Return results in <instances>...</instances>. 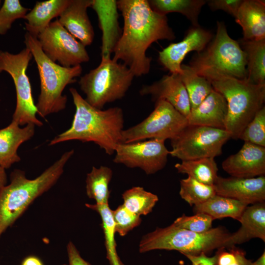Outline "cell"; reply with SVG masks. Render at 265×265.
I'll list each match as a JSON object with an SVG mask.
<instances>
[{
    "label": "cell",
    "mask_w": 265,
    "mask_h": 265,
    "mask_svg": "<svg viewBox=\"0 0 265 265\" xmlns=\"http://www.w3.org/2000/svg\"><path fill=\"white\" fill-rule=\"evenodd\" d=\"M124 26L120 39L113 52L114 61L121 60L134 77L149 73L152 58L146 51L159 40H173L175 35L166 16L151 8L147 0H117Z\"/></svg>",
    "instance_id": "6da1fadb"
},
{
    "label": "cell",
    "mask_w": 265,
    "mask_h": 265,
    "mask_svg": "<svg viewBox=\"0 0 265 265\" xmlns=\"http://www.w3.org/2000/svg\"><path fill=\"white\" fill-rule=\"evenodd\" d=\"M69 90L76 107L71 126L53 138L49 145L75 140L92 142L107 155L114 154L116 147L121 143L124 130L122 108H97L90 105L75 88Z\"/></svg>",
    "instance_id": "7a4b0ae2"
},
{
    "label": "cell",
    "mask_w": 265,
    "mask_h": 265,
    "mask_svg": "<svg viewBox=\"0 0 265 265\" xmlns=\"http://www.w3.org/2000/svg\"><path fill=\"white\" fill-rule=\"evenodd\" d=\"M74 153L73 149L65 152L34 179H27L25 173L20 170L11 173L10 183L0 191V237L36 198L56 183Z\"/></svg>",
    "instance_id": "3957f363"
},
{
    "label": "cell",
    "mask_w": 265,
    "mask_h": 265,
    "mask_svg": "<svg viewBox=\"0 0 265 265\" xmlns=\"http://www.w3.org/2000/svg\"><path fill=\"white\" fill-rule=\"evenodd\" d=\"M246 65L245 53L238 42L229 35L224 23L218 21L214 38L193 56L188 65L211 82L222 77L245 80Z\"/></svg>",
    "instance_id": "277c9868"
},
{
    "label": "cell",
    "mask_w": 265,
    "mask_h": 265,
    "mask_svg": "<svg viewBox=\"0 0 265 265\" xmlns=\"http://www.w3.org/2000/svg\"><path fill=\"white\" fill-rule=\"evenodd\" d=\"M25 43L37 64L40 80V93L35 105L37 114L44 118L65 108L67 98L62 95L65 87L76 81L82 69L80 65L65 67L53 62L44 53L37 37L26 32Z\"/></svg>",
    "instance_id": "5b68a950"
},
{
    "label": "cell",
    "mask_w": 265,
    "mask_h": 265,
    "mask_svg": "<svg viewBox=\"0 0 265 265\" xmlns=\"http://www.w3.org/2000/svg\"><path fill=\"white\" fill-rule=\"evenodd\" d=\"M231 234L221 226L197 233L172 224L165 228H157L144 235L140 242L139 250L145 253L164 249L178 251L184 255H198L216 249L235 246L231 243Z\"/></svg>",
    "instance_id": "8992f818"
},
{
    "label": "cell",
    "mask_w": 265,
    "mask_h": 265,
    "mask_svg": "<svg viewBox=\"0 0 265 265\" xmlns=\"http://www.w3.org/2000/svg\"><path fill=\"white\" fill-rule=\"evenodd\" d=\"M213 89L226 99L228 114L225 130L238 139L246 125L264 106L265 85L245 80L222 77L211 81Z\"/></svg>",
    "instance_id": "52a82bcc"
},
{
    "label": "cell",
    "mask_w": 265,
    "mask_h": 265,
    "mask_svg": "<svg viewBox=\"0 0 265 265\" xmlns=\"http://www.w3.org/2000/svg\"><path fill=\"white\" fill-rule=\"evenodd\" d=\"M134 76L124 64L110 58H102L99 65L80 77V89L91 106L103 109L107 103L123 98Z\"/></svg>",
    "instance_id": "ba28073f"
},
{
    "label": "cell",
    "mask_w": 265,
    "mask_h": 265,
    "mask_svg": "<svg viewBox=\"0 0 265 265\" xmlns=\"http://www.w3.org/2000/svg\"><path fill=\"white\" fill-rule=\"evenodd\" d=\"M32 57L31 52L26 47L17 54L0 51V73L2 71L8 73L15 85L16 106L12 121L20 126L31 124L40 127L43 124L36 117L37 110L26 73Z\"/></svg>",
    "instance_id": "9c48e42d"
},
{
    "label": "cell",
    "mask_w": 265,
    "mask_h": 265,
    "mask_svg": "<svg viewBox=\"0 0 265 265\" xmlns=\"http://www.w3.org/2000/svg\"><path fill=\"white\" fill-rule=\"evenodd\" d=\"M231 138L224 129L188 124L171 140L169 155L182 161L214 159L221 154L223 146Z\"/></svg>",
    "instance_id": "30bf717a"
},
{
    "label": "cell",
    "mask_w": 265,
    "mask_h": 265,
    "mask_svg": "<svg viewBox=\"0 0 265 265\" xmlns=\"http://www.w3.org/2000/svg\"><path fill=\"white\" fill-rule=\"evenodd\" d=\"M188 125L187 119L164 100L155 102V108L145 119L122 133L121 143L147 139L166 140L177 136Z\"/></svg>",
    "instance_id": "8fae6325"
},
{
    "label": "cell",
    "mask_w": 265,
    "mask_h": 265,
    "mask_svg": "<svg viewBox=\"0 0 265 265\" xmlns=\"http://www.w3.org/2000/svg\"><path fill=\"white\" fill-rule=\"evenodd\" d=\"M45 54L61 66L71 67L89 60L84 46L58 22H51L37 36Z\"/></svg>",
    "instance_id": "7c38bea8"
},
{
    "label": "cell",
    "mask_w": 265,
    "mask_h": 265,
    "mask_svg": "<svg viewBox=\"0 0 265 265\" xmlns=\"http://www.w3.org/2000/svg\"><path fill=\"white\" fill-rule=\"evenodd\" d=\"M113 162L129 168H138L146 174H154L162 169L167 161L169 151L165 140L149 139L119 144L115 151Z\"/></svg>",
    "instance_id": "4fadbf2b"
},
{
    "label": "cell",
    "mask_w": 265,
    "mask_h": 265,
    "mask_svg": "<svg viewBox=\"0 0 265 265\" xmlns=\"http://www.w3.org/2000/svg\"><path fill=\"white\" fill-rule=\"evenodd\" d=\"M212 38V34L200 26L189 29L184 39L172 43L160 51L159 60L171 74L180 75L182 73V62L186 55L192 51L197 53L203 50Z\"/></svg>",
    "instance_id": "5bb4252c"
},
{
    "label": "cell",
    "mask_w": 265,
    "mask_h": 265,
    "mask_svg": "<svg viewBox=\"0 0 265 265\" xmlns=\"http://www.w3.org/2000/svg\"><path fill=\"white\" fill-rule=\"evenodd\" d=\"M216 195L238 200L247 206L265 200V177L242 178L218 176L213 185Z\"/></svg>",
    "instance_id": "9a60e30c"
},
{
    "label": "cell",
    "mask_w": 265,
    "mask_h": 265,
    "mask_svg": "<svg viewBox=\"0 0 265 265\" xmlns=\"http://www.w3.org/2000/svg\"><path fill=\"white\" fill-rule=\"evenodd\" d=\"M223 169L231 177L250 178L265 174V147L244 142L236 154L222 163Z\"/></svg>",
    "instance_id": "2e32d148"
},
{
    "label": "cell",
    "mask_w": 265,
    "mask_h": 265,
    "mask_svg": "<svg viewBox=\"0 0 265 265\" xmlns=\"http://www.w3.org/2000/svg\"><path fill=\"white\" fill-rule=\"evenodd\" d=\"M142 96L151 95L154 101L164 100L186 118L191 108L188 96L179 74L164 75L150 85H143L139 91Z\"/></svg>",
    "instance_id": "e0dca14e"
},
{
    "label": "cell",
    "mask_w": 265,
    "mask_h": 265,
    "mask_svg": "<svg viewBox=\"0 0 265 265\" xmlns=\"http://www.w3.org/2000/svg\"><path fill=\"white\" fill-rule=\"evenodd\" d=\"M96 13L102 31L101 58H110L121 35L117 0H92L90 6Z\"/></svg>",
    "instance_id": "ac0fdd59"
},
{
    "label": "cell",
    "mask_w": 265,
    "mask_h": 265,
    "mask_svg": "<svg viewBox=\"0 0 265 265\" xmlns=\"http://www.w3.org/2000/svg\"><path fill=\"white\" fill-rule=\"evenodd\" d=\"M92 0H70L59 18V23L84 46H89L94 38L93 27L89 19L87 9Z\"/></svg>",
    "instance_id": "d6986e66"
},
{
    "label": "cell",
    "mask_w": 265,
    "mask_h": 265,
    "mask_svg": "<svg viewBox=\"0 0 265 265\" xmlns=\"http://www.w3.org/2000/svg\"><path fill=\"white\" fill-rule=\"evenodd\" d=\"M228 106L223 96L214 89L187 116L188 125L224 129Z\"/></svg>",
    "instance_id": "ffe728a7"
},
{
    "label": "cell",
    "mask_w": 265,
    "mask_h": 265,
    "mask_svg": "<svg viewBox=\"0 0 265 265\" xmlns=\"http://www.w3.org/2000/svg\"><path fill=\"white\" fill-rule=\"evenodd\" d=\"M35 127L29 124L21 128L12 120L7 127L0 129V165L5 169L21 160L18 149L21 144L33 137Z\"/></svg>",
    "instance_id": "44dd1931"
},
{
    "label": "cell",
    "mask_w": 265,
    "mask_h": 265,
    "mask_svg": "<svg viewBox=\"0 0 265 265\" xmlns=\"http://www.w3.org/2000/svg\"><path fill=\"white\" fill-rule=\"evenodd\" d=\"M235 18L242 27L243 40L265 39V1L243 0Z\"/></svg>",
    "instance_id": "7402d4cb"
},
{
    "label": "cell",
    "mask_w": 265,
    "mask_h": 265,
    "mask_svg": "<svg viewBox=\"0 0 265 265\" xmlns=\"http://www.w3.org/2000/svg\"><path fill=\"white\" fill-rule=\"evenodd\" d=\"M241 227L231 234V243L235 246L246 242L253 238L265 241V202L247 206L239 220Z\"/></svg>",
    "instance_id": "603a6c76"
},
{
    "label": "cell",
    "mask_w": 265,
    "mask_h": 265,
    "mask_svg": "<svg viewBox=\"0 0 265 265\" xmlns=\"http://www.w3.org/2000/svg\"><path fill=\"white\" fill-rule=\"evenodd\" d=\"M69 1L70 0H50L37 2L24 18L26 20L25 25L27 32L37 37L53 18L59 17Z\"/></svg>",
    "instance_id": "cb8c5ba5"
},
{
    "label": "cell",
    "mask_w": 265,
    "mask_h": 265,
    "mask_svg": "<svg viewBox=\"0 0 265 265\" xmlns=\"http://www.w3.org/2000/svg\"><path fill=\"white\" fill-rule=\"evenodd\" d=\"M238 43L246 55V80L255 84L265 85V39H241Z\"/></svg>",
    "instance_id": "d4e9b609"
},
{
    "label": "cell",
    "mask_w": 265,
    "mask_h": 265,
    "mask_svg": "<svg viewBox=\"0 0 265 265\" xmlns=\"http://www.w3.org/2000/svg\"><path fill=\"white\" fill-rule=\"evenodd\" d=\"M247 206V205L236 199L216 194L206 202L194 205L193 211L195 214H207L213 220L231 217L239 221Z\"/></svg>",
    "instance_id": "484cf974"
},
{
    "label": "cell",
    "mask_w": 265,
    "mask_h": 265,
    "mask_svg": "<svg viewBox=\"0 0 265 265\" xmlns=\"http://www.w3.org/2000/svg\"><path fill=\"white\" fill-rule=\"evenodd\" d=\"M151 8L156 13L165 15L177 12L185 16L193 26H200L198 17L201 10L207 0H150Z\"/></svg>",
    "instance_id": "4316f807"
},
{
    "label": "cell",
    "mask_w": 265,
    "mask_h": 265,
    "mask_svg": "<svg viewBox=\"0 0 265 265\" xmlns=\"http://www.w3.org/2000/svg\"><path fill=\"white\" fill-rule=\"evenodd\" d=\"M113 172L110 168L106 166H93L87 174L86 191L88 197L95 200L96 204H108L110 196L109 184Z\"/></svg>",
    "instance_id": "83f0119b"
},
{
    "label": "cell",
    "mask_w": 265,
    "mask_h": 265,
    "mask_svg": "<svg viewBox=\"0 0 265 265\" xmlns=\"http://www.w3.org/2000/svg\"><path fill=\"white\" fill-rule=\"evenodd\" d=\"M178 172L186 174L200 183L213 186L218 177V167L213 158L184 160L176 163Z\"/></svg>",
    "instance_id": "f1b7e54d"
},
{
    "label": "cell",
    "mask_w": 265,
    "mask_h": 265,
    "mask_svg": "<svg viewBox=\"0 0 265 265\" xmlns=\"http://www.w3.org/2000/svg\"><path fill=\"white\" fill-rule=\"evenodd\" d=\"M179 75L187 91L191 109L197 107L213 89L211 82L196 74L188 65L182 64Z\"/></svg>",
    "instance_id": "f546056e"
},
{
    "label": "cell",
    "mask_w": 265,
    "mask_h": 265,
    "mask_svg": "<svg viewBox=\"0 0 265 265\" xmlns=\"http://www.w3.org/2000/svg\"><path fill=\"white\" fill-rule=\"evenodd\" d=\"M124 206L137 215H147L152 211L158 201L157 195L140 186L132 187L122 194Z\"/></svg>",
    "instance_id": "4dcf8cb0"
},
{
    "label": "cell",
    "mask_w": 265,
    "mask_h": 265,
    "mask_svg": "<svg viewBox=\"0 0 265 265\" xmlns=\"http://www.w3.org/2000/svg\"><path fill=\"white\" fill-rule=\"evenodd\" d=\"M85 206L98 212L101 217L105 234L107 258L110 265H124L119 258L116 250L114 224L112 210L110 209L108 204L105 205L86 204Z\"/></svg>",
    "instance_id": "1f68e13d"
},
{
    "label": "cell",
    "mask_w": 265,
    "mask_h": 265,
    "mask_svg": "<svg viewBox=\"0 0 265 265\" xmlns=\"http://www.w3.org/2000/svg\"><path fill=\"white\" fill-rule=\"evenodd\" d=\"M179 194L190 206L201 204L216 195L213 186L202 184L189 176L180 181Z\"/></svg>",
    "instance_id": "d6a6232c"
},
{
    "label": "cell",
    "mask_w": 265,
    "mask_h": 265,
    "mask_svg": "<svg viewBox=\"0 0 265 265\" xmlns=\"http://www.w3.org/2000/svg\"><path fill=\"white\" fill-rule=\"evenodd\" d=\"M238 139L265 147V107L264 106L246 125Z\"/></svg>",
    "instance_id": "836d02e7"
},
{
    "label": "cell",
    "mask_w": 265,
    "mask_h": 265,
    "mask_svg": "<svg viewBox=\"0 0 265 265\" xmlns=\"http://www.w3.org/2000/svg\"><path fill=\"white\" fill-rule=\"evenodd\" d=\"M29 10L19 0H5L0 9V34H5L16 19H24Z\"/></svg>",
    "instance_id": "e575fe53"
},
{
    "label": "cell",
    "mask_w": 265,
    "mask_h": 265,
    "mask_svg": "<svg viewBox=\"0 0 265 265\" xmlns=\"http://www.w3.org/2000/svg\"><path fill=\"white\" fill-rule=\"evenodd\" d=\"M114 230L121 236H125L128 232L139 226L141 222L140 216L128 210L123 205L112 211Z\"/></svg>",
    "instance_id": "d590c367"
},
{
    "label": "cell",
    "mask_w": 265,
    "mask_h": 265,
    "mask_svg": "<svg viewBox=\"0 0 265 265\" xmlns=\"http://www.w3.org/2000/svg\"><path fill=\"white\" fill-rule=\"evenodd\" d=\"M213 219L207 214L196 213L192 216L184 214L177 218L173 222L177 227L197 233L207 232L212 228Z\"/></svg>",
    "instance_id": "8d00e7d4"
},
{
    "label": "cell",
    "mask_w": 265,
    "mask_h": 265,
    "mask_svg": "<svg viewBox=\"0 0 265 265\" xmlns=\"http://www.w3.org/2000/svg\"><path fill=\"white\" fill-rule=\"evenodd\" d=\"M243 0H209L207 3L212 11L222 10L235 17Z\"/></svg>",
    "instance_id": "74e56055"
},
{
    "label": "cell",
    "mask_w": 265,
    "mask_h": 265,
    "mask_svg": "<svg viewBox=\"0 0 265 265\" xmlns=\"http://www.w3.org/2000/svg\"><path fill=\"white\" fill-rule=\"evenodd\" d=\"M67 250L68 265H91L81 257L80 252L72 242H70L68 244Z\"/></svg>",
    "instance_id": "f35d334b"
},
{
    "label": "cell",
    "mask_w": 265,
    "mask_h": 265,
    "mask_svg": "<svg viewBox=\"0 0 265 265\" xmlns=\"http://www.w3.org/2000/svg\"><path fill=\"white\" fill-rule=\"evenodd\" d=\"M191 262L192 265H217V255L212 257L207 256L205 253H202L198 255H185Z\"/></svg>",
    "instance_id": "ab89813d"
},
{
    "label": "cell",
    "mask_w": 265,
    "mask_h": 265,
    "mask_svg": "<svg viewBox=\"0 0 265 265\" xmlns=\"http://www.w3.org/2000/svg\"><path fill=\"white\" fill-rule=\"evenodd\" d=\"M21 265H43L42 262L37 257L29 256L26 258Z\"/></svg>",
    "instance_id": "60d3db41"
},
{
    "label": "cell",
    "mask_w": 265,
    "mask_h": 265,
    "mask_svg": "<svg viewBox=\"0 0 265 265\" xmlns=\"http://www.w3.org/2000/svg\"><path fill=\"white\" fill-rule=\"evenodd\" d=\"M7 181L5 169L0 165V191L7 185Z\"/></svg>",
    "instance_id": "b9f144b4"
},
{
    "label": "cell",
    "mask_w": 265,
    "mask_h": 265,
    "mask_svg": "<svg viewBox=\"0 0 265 265\" xmlns=\"http://www.w3.org/2000/svg\"><path fill=\"white\" fill-rule=\"evenodd\" d=\"M252 261L245 258V254L244 253L240 257L238 261L235 264L231 265H251Z\"/></svg>",
    "instance_id": "7bdbcfd3"
},
{
    "label": "cell",
    "mask_w": 265,
    "mask_h": 265,
    "mask_svg": "<svg viewBox=\"0 0 265 265\" xmlns=\"http://www.w3.org/2000/svg\"><path fill=\"white\" fill-rule=\"evenodd\" d=\"M251 265H265V252L255 262H252Z\"/></svg>",
    "instance_id": "ee69618b"
},
{
    "label": "cell",
    "mask_w": 265,
    "mask_h": 265,
    "mask_svg": "<svg viewBox=\"0 0 265 265\" xmlns=\"http://www.w3.org/2000/svg\"><path fill=\"white\" fill-rule=\"evenodd\" d=\"M1 1L0 0V5Z\"/></svg>",
    "instance_id": "f6af8a7d"
},
{
    "label": "cell",
    "mask_w": 265,
    "mask_h": 265,
    "mask_svg": "<svg viewBox=\"0 0 265 265\" xmlns=\"http://www.w3.org/2000/svg\"></svg>",
    "instance_id": "bcb514c9"
}]
</instances>
